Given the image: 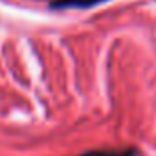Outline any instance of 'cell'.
Wrapping results in <instances>:
<instances>
[{
    "mask_svg": "<svg viewBox=\"0 0 156 156\" xmlns=\"http://www.w3.org/2000/svg\"><path fill=\"white\" fill-rule=\"evenodd\" d=\"M107 0H51V8L66 9V8H92Z\"/></svg>",
    "mask_w": 156,
    "mask_h": 156,
    "instance_id": "cell-1",
    "label": "cell"
},
{
    "mask_svg": "<svg viewBox=\"0 0 156 156\" xmlns=\"http://www.w3.org/2000/svg\"><path fill=\"white\" fill-rule=\"evenodd\" d=\"M81 156H138V151L132 149V147H125V149H98V151L83 152Z\"/></svg>",
    "mask_w": 156,
    "mask_h": 156,
    "instance_id": "cell-2",
    "label": "cell"
}]
</instances>
